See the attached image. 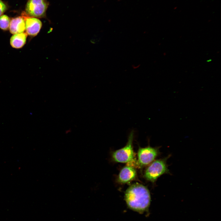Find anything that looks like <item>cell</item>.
<instances>
[{"instance_id": "obj_1", "label": "cell", "mask_w": 221, "mask_h": 221, "mask_svg": "<svg viewBox=\"0 0 221 221\" xmlns=\"http://www.w3.org/2000/svg\"><path fill=\"white\" fill-rule=\"evenodd\" d=\"M125 199L130 209L136 211L142 212L148 208L150 203L151 196L146 187L136 183L131 185L126 190Z\"/></svg>"}, {"instance_id": "obj_2", "label": "cell", "mask_w": 221, "mask_h": 221, "mask_svg": "<svg viewBox=\"0 0 221 221\" xmlns=\"http://www.w3.org/2000/svg\"><path fill=\"white\" fill-rule=\"evenodd\" d=\"M169 157V156L163 159L156 160L152 162L145 171L144 176L146 179L154 182L162 175L169 173L166 162Z\"/></svg>"}, {"instance_id": "obj_3", "label": "cell", "mask_w": 221, "mask_h": 221, "mask_svg": "<svg viewBox=\"0 0 221 221\" xmlns=\"http://www.w3.org/2000/svg\"><path fill=\"white\" fill-rule=\"evenodd\" d=\"M49 6L47 0H28L25 12L29 16L36 18H45Z\"/></svg>"}, {"instance_id": "obj_4", "label": "cell", "mask_w": 221, "mask_h": 221, "mask_svg": "<svg viewBox=\"0 0 221 221\" xmlns=\"http://www.w3.org/2000/svg\"><path fill=\"white\" fill-rule=\"evenodd\" d=\"M133 137L134 132L132 131L130 134L126 146L113 153L112 157L114 161L126 163L133 161L134 158V153L133 147Z\"/></svg>"}, {"instance_id": "obj_5", "label": "cell", "mask_w": 221, "mask_h": 221, "mask_svg": "<svg viewBox=\"0 0 221 221\" xmlns=\"http://www.w3.org/2000/svg\"><path fill=\"white\" fill-rule=\"evenodd\" d=\"M158 148L149 146L140 148L138 151V163L141 166L146 165L151 163L159 154Z\"/></svg>"}, {"instance_id": "obj_6", "label": "cell", "mask_w": 221, "mask_h": 221, "mask_svg": "<svg viewBox=\"0 0 221 221\" xmlns=\"http://www.w3.org/2000/svg\"><path fill=\"white\" fill-rule=\"evenodd\" d=\"M21 16L25 21V30L27 35L34 37L39 32L42 26L41 21L38 18L28 16L25 12L22 13Z\"/></svg>"}, {"instance_id": "obj_7", "label": "cell", "mask_w": 221, "mask_h": 221, "mask_svg": "<svg viewBox=\"0 0 221 221\" xmlns=\"http://www.w3.org/2000/svg\"><path fill=\"white\" fill-rule=\"evenodd\" d=\"M137 175L136 171L133 167L126 166L122 168L120 171L118 177V182L125 183L134 179Z\"/></svg>"}, {"instance_id": "obj_8", "label": "cell", "mask_w": 221, "mask_h": 221, "mask_svg": "<svg viewBox=\"0 0 221 221\" xmlns=\"http://www.w3.org/2000/svg\"><path fill=\"white\" fill-rule=\"evenodd\" d=\"M9 29L10 33L13 34L24 32L25 30V21L24 18L21 16L12 18Z\"/></svg>"}, {"instance_id": "obj_9", "label": "cell", "mask_w": 221, "mask_h": 221, "mask_svg": "<svg viewBox=\"0 0 221 221\" xmlns=\"http://www.w3.org/2000/svg\"><path fill=\"white\" fill-rule=\"evenodd\" d=\"M27 36V33L24 32L14 34L10 39L11 46L16 49L21 48L25 44Z\"/></svg>"}, {"instance_id": "obj_10", "label": "cell", "mask_w": 221, "mask_h": 221, "mask_svg": "<svg viewBox=\"0 0 221 221\" xmlns=\"http://www.w3.org/2000/svg\"><path fill=\"white\" fill-rule=\"evenodd\" d=\"M10 19L7 15H3L0 16V28L6 31L9 29Z\"/></svg>"}, {"instance_id": "obj_11", "label": "cell", "mask_w": 221, "mask_h": 221, "mask_svg": "<svg viewBox=\"0 0 221 221\" xmlns=\"http://www.w3.org/2000/svg\"><path fill=\"white\" fill-rule=\"evenodd\" d=\"M8 7L6 3L0 0V16L7 10Z\"/></svg>"}]
</instances>
